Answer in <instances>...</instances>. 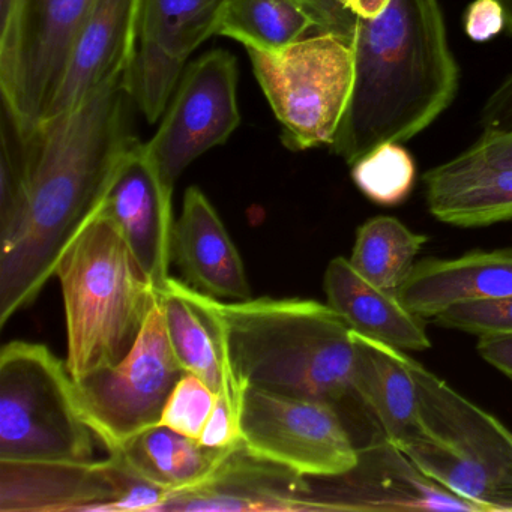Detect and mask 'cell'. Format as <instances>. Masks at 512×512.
Returning <instances> with one entry per match:
<instances>
[{
	"label": "cell",
	"instance_id": "9",
	"mask_svg": "<svg viewBox=\"0 0 512 512\" xmlns=\"http://www.w3.org/2000/svg\"><path fill=\"white\" fill-rule=\"evenodd\" d=\"M241 437L248 451L308 479L343 475L358 463L359 448L328 401L245 386Z\"/></svg>",
	"mask_w": 512,
	"mask_h": 512
},
{
	"label": "cell",
	"instance_id": "36",
	"mask_svg": "<svg viewBox=\"0 0 512 512\" xmlns=\"http://www.w3.org/2000/svg\"><path fill=\"white\" fill-rule=\"evenodd\" d=\"M476 349L484 361L512 379V335L479 337Z\"/></svg>",
	"mask_w": 512,
	"mask_h": 512
},
{
	"label": "cell",
	"instance_id": "19",
	"mask_svg": "<svg viewBox=\"0 0 512 512\" xmlns=\"http://www.w3.org/2000/svg\"><path fill=\"white\" fill-rule=\"evenodd\" d=\"M512 295V248L470 251L452 259L415 263L398 298L425 320L463 302Z\"/></svg>",
	"mask_w": 512,
	"mask_h": 512
},
{
	"label": "cell",
	"instance_id": "31",
	"mask_svg": "<svg viewBox=\"0 0 512 512\" xmlns=\"http://www.w3.org/2000/svg\"><path fill=\"white\" fill-rule=\"evenodd\" d=\"M199 442L209 448H230L242 442L241 419L221 395H218L211 418Z\"/></svg>",
	"mask_w": 512,
	"mask_h": 512
},
{
	"label": "cell",
	"instance_id": "20",
	"mask_svg": "<svg viewBox=\"0 0 512 512\" xmlns=\"http://www.w3.org/2000/svg\"><path fill=\"white\" fill-rule=\"evenodd\" d=\"M422 179L428 211L442 223L472 229L512 221V167L460 154Z\"/></svg>",
	"mask_w": 512,
	"mask_h": 512
},
{
	"label": "cell",
	"instance_id": "23",
	"mask_svg": "<svg viewBox=\"0 0 512 512\" xmlns=\"http://www.w3.org/2000/svg\"><path fill=\"white\" fill-rule=\"evenodd\" d=\"M232 448H209L172 428L155 425L109 455L169 494L206 481Z\"/></svg>",
	"mask_w": 512,
	"mask_h": 512
},
{
	"label": "cell",
	"instance_id": "2",
	"mask_svg": "<svg viewBox=\"0 0 512 512\" xmlns=\"http://www.w3.org/2000/svg\"><path fill=\"white\" fill-rule=\"evenodd\" d=\"M355 85L331 148L352 166L383 143H406L454 103L460 68L440 0H391L376 19L356 17Z\"/></svg>",
	"mask_w": 512,
	"mask_h": 512
},
{
	"label": "cell",
	"instance_id": "34",
	"mask_svg": "<svg viewBox=\"0 0 512 512\" xmlns=\"http://www.w3.org/2000/svg\"><path fill=\"white\" fill-rule=\"evenodd\" d=\"M481 125L484 130L512 127V71L488 95L482 106Z\"/></svg>",
	"mask_w": 512,
	"mask_h": 512
},
{
	"label": "cell",
	"instance_id": "26",
	"mask_svg": "<svg viewBox=\"0 0 512 512\" xmlns=\"http://www.w3.org/2000/svg\"><path fill=\"white\" fill-rule=\"evenodd\" d=\"M428 238L398 218L379 215L356 230L350 265L379 289L398 295Z\"/></svg>",
	"mask_w": 512,
	"mask_h": 512
},
{
	"label": "cell",
	"instance_id": "37",
	"mask_svg": "<svg viewBox=\"0 0 512 512\" xmlns=\"http://www.w3.org/2000/svg\"><path fill=\"white\" fill-rule=\"evenodd\" d=\"M391 0H341L347 11L359 19H376L388 8Z\"/></svg>",
	"mask_w": 512,
	"mask_h": 512
},
{
	"label": "cell",
	"instance_id": "1",
	"mask_svg": "<svg viewBox=\"0 0 512 512\" xmlns=\"http://www.w3.org/2000/svg\"><path fill=\"white\" fill-rule=\"evenodd\" d=\"M125 76L23 133L19 217L0 241V326L34 304L68 245L101 211L133 133Z\"/></svg>",
	"mask_w": 512,
	"mask_h": 512
},
{
	"label": "cell",
	"instance_id": "16",
	"mask_svg": "<svg viewBox=\"0 0 512 512\" xmlns=\"http://www.w3.org/2000/svg\"><path fill=\"white\" fill-rule=\"evenodd\" d=\"M119 497V464L0 460V512H107Z\"/></svg>",
	"mask_w": 512,
	"mask_h": 512
},
{
	"label": "cell",
	"instance_id": "33",
	"mask_svg": "<svg viewBox=\"0 0 512 512\" xmlns=\"http://www.w3.org/2000/svg\"><path fill=\"white\" fill-rule=\"evenodd\" d=\"M463 154L490 166L512 167V127L484 130L482 136Z\"/></svg>",
	"mask_w": 512,
	"mask_h": 512
},
{
	"label": "cell",
	"instance_id": "12",
	"mask_svg": "<svg viewBox=\"0 0 512 512\" xmlns=\"http://www.w3.org/2000/svg\"><path fill=\"white\" fill-rule=\"evenodd\" d=\"M310 484L314 512H482L479 506L428 478L383 434L359 448L358 463L349 472L310 479Z\"/></svg>",
	"mask_w": 512,
	"mask_h": 512
},
{
	"label": "cell",
	"instance_id": "17",
	"mask_svg": "<svg viewBox=\"0 0 512 512\" xmlns=\"http://www.w3.org/2000/svg\"><path fill=\"white\" fill-rule=\"evenodd\" d=\"M140 0H97L68 55L58 91L41 121L73 112L121 79L136 46Z\"/></svg>",
	"mask_w": 512,
	"mask_h": 512
},
{
	"label": "cell",
	"instance_id": "27",
	"mask_svg": "<svg viewBox=\"0 0 512 512\" xmlns=\"http://www.w3.org/2000/svg\"><path fill=\"white\" fill-rule=\"evenodd\" d=\"M352 179L370 202L392 208L406 202L415 187V160L403 143H383L352 164Z\"/></svg>",
	"mask_w": 512,
	"mask_h": 512
},
{
	"label": "cell",
	"instance_id": "11",
	"mask_svg": "<svg viewBox=\"0 0 512 512\" xmlns=\"http://www.w3.org/2000/svg\"><path fill=\"white\" fill-rule=\"evenodd\" d=\"M227 0H140L136 46L125 86L155 124L166 112L185 62L217 35Z\"/></svg>",
	"mask_w": 512,
	"mask_h": 512
},
{
	"label": "cell",
	"instance_id": "4",
	"mask_svg": "<svg viewBox=\"0 0 512 512\" xmlns=\"http://www.w3.org/2000/svg\"><path fill=\"white\" fill-rule=\"evenodd\" d=\"M67 319L74 382L115 367L130 353L158 301V287L101 211L68 245L56 275Z\"/></svg>",
	"mask_w": 512,
	"mask_h": 512
},
{
	"label": "cell",
	"instance_id": "8",
	"mask_svg": "<svg viewBox=\"0 0 512 512\" xmlns=\"http://www.w3.org/2000/svg\"><path fill=\"white\" fill-rule=\"evenodd\" d=\"M184 373L158 298L130 353L115 367L74 385L83 418L110 454L158 425L167 398Z\"/></svg>",
	"mask_w": 512,
	"mask_h": 512
},
{
	"label": "cell",
	"instance_id": "15",
	"mask_svg": "<svg viewBox=\"0 0 512 512\" xmlns=\"http://www.w3.org/2000/svg\"><path fill=\"white\" fill-rule=\"evenodd\" d=\"M103 212L118 227L143 271L157 287L163 286L172 265L173 194L161 184L140 140L125 155Z\"/></svg>",
	"mask_w": 512,
	"mask_h": 512
},
{
	"label": "cell",
	"instance_id": "14",
	"mask_svg": "<svg viewBox=\"0 0 512 512\" xmlns=\"http://www.w3.org/2000/svg\"><path fill=\"white\" fill-rule=\"evenodd\" d=\"M199 511L314 512L310 479L239 442L206 481L167 494L157 512Z\"/></svg>",
	"mask_w": 512,
	"mask_h": 512
},
{
	"label": "cell",
	"instance_id": "18",
	"mask_svg": "<svg viewBox=\"0 0 512 512\" xmlns=\"http://www.w3.org/2000/svg\"><path fill=\"white\" fill-rule=\"evenodd\" d=\"M172 263L185 284L205 295L221 301L253 298L241 254L199 187L185 191L173 230Z\"/></svg>",
	"mask_w": 512,
	"mask_h": 512
},
{
	"label": "cell",
	"instance_id": "38",
	"mask_svg": "<svg viewBox=\"0 0 512 512\" xmlns=\"http://www.w3.org/2000/svg\"><path fill=\"white\" fill-rule=\"evenodd\" d=\"M499 2L505 10L506 31L509 35H512V0H499Z\"/></svg>",
	"mask_w": 512,
	"mask_h": 512
},
{
	"label": "cell",
	"instance_id": "3",
	"mask_svg": "<svg viewBox=\"0 0 512 512\" xmlns=\"http://www.w3.org/2000/svg\"><path fill=\"white\" fill-rule=\"evenodd\" d=\"M175 280L217 338L242 386H257L338 407L355 397V344L346 320L314 299L221 301Z\"/></svg>",
	"mask_w": 512,
	"mask_h": 512
},
{
	"label": "cell",
	"instance_id": "5",
	"mask_svg": "<svg viewBox=\"0 0 512 512\" xmlns=\"http://www.w3.org/2000/svg\"><path fill=\"white\" fill-rule=\"evenodd\" d=\"M406 361L418 385V427L398 448L482 512H511L512 431L407 352Z\"/></svg>",
	"mask_w": 512,
	"mask_h": 512
},
{
	"label": "cell",
	"instance_id": "24",
	"mask_svg": "<svg viewBox=\"0 0 512 512\" xmlns=\"http://www.w3.org/2000/svg\"><path fill=\"white\" fill-rule=\"evenodd\" d=\"M158 298L166 320L173 353L185 373L200 377L215 394L221 395L241 419L244 386L227 367L217 338L202 314L179 292L173 277L158 287Z\"/></svg>",
	"mask_w": 512,
	"mask_h": 512
},
{
	"label": "cell",
	"instance_id": "10",
	"mask_svg": "<svg viewBox=\"0 0 512 512\" xmlns=\"http://www.w3.org/2000/svg\"><path fill=\"white\" fill-rule=\"evenodd\" d=\"M239 124L236 58L226 50L206 53L184 71L160 128L145 143L164 188L173 194L184 170L224 145Z\"/></svg>",
	"mask_w": 512,
	"mask_h": 512
},
{
	"label": "cell",
	"instance_id": "6",
	"mask_svg": "<svg viewBox=\"0 0 512 512\" xmlns=\"http://www.w3.org/2000/svg\"><path fill=\"white\" fill-rule=\"evenodd\" d=\"M95 440L67 362L44 344H5L0 350V460L92 461Z\"/></svg>",
	"mask_w": 512,
	"mask_h": 512
},
{
	"label": "cell",
	"instance_id": "29",
	"mask_svg": "<svg viewBox=\"0 0 512 512\" xmlns=\"http://www.w3.org/2000/svg\"><path fill=\"white\" fill-rule=\"evenodd\" d=\"M433 323L478 338L512 335V295L454 305L437 314Z\"/></svg>",
	"mask_w": 512,
	"mask_h": 512
},
{
	"label": "cell",
	"instance_id": "7",
	"mask_svg": "<svg viewBox=\"0 0 512 512\" xmlns=\"http://www.w3.org/2000/svg\"><path fill=\"white\" fill-rule=\"evenodd\" d=\"M290 151L331 146L355 85L352 40L316 32L277 53L247 50Z\"/></svg>",
	"mask_w": 512,
	"mask_h": 512
},
{
	"label": "cell",
	"instance_id": "28",
	"mask_svg": "<svg viewBox=\"0 0 512 512\" xmlns=\"http://www.w3.org/2000/svg\"><path fill=\"white\" fill-rule=\"evenodd\" d=\"M217 398L208 383L194 374L184 373L170 392L158 425L199 442Z\"/></svg>",
	"mask_w": 512,
	"mask_h": 512
},
{
	"label": "cell",
	"instance_id": "35",
	"mask_svg": "<svg viewBox=\"0 0 512 512\" xmlns=\"http://www.w3.org/2000/svg\"><path fill=\"white\" fill-rule=\"evenodd\" d=\"M322 23L323 32H335L352 40L356 17L346 10L341 0H307Z\"/></svg>",
	"mask_w": 512,
	"mask_h": 512
},
{
	"label": "cell",
	"instance_id": "32",
	"mask_svg": "<svg viewBox=\"0 0 512 512\" xmlns=\"http://www.w3.org/2000/svg\"><path fill=\"white\" fill-rule=\"evenodd\" d=\"M22 5L23 0H0V88L13 74Z\"/></svg>",
	"mask_w": 512,
	"mask_h": 512
},
{
	"label": "cell",
	"instance_id": "22",
	"mask_svg": "<svg viewBox=\"0 0 512 512\" xmlns=\"http://www.w3.org/2000/svg\"><path fill=\"white\" fill-rule=\"evenodd\" d=\"M353 392L376 419L383 436L400 446L418 427L419 394L406 350L352 331Z\"/></svg>",
	"mask_w": 512,
	"mask_h": 512
},
{
	"label": "cell",
	"instance_id": "13",
	"mask_svg": "<svg viewBox=\"0 0 512 512\" xmlns=\"http://www.w3.org/2000/svg\"><path fill=\"white\" fill-rule=\"evenodd\" d=\"M95 4L97 0H23L13 74L0 88L23 133L43 119Z\"/></svg>",
	"mask_w": 512,
	"mask_h": 512
},
{
	"label": "cell",
	"instance_id": "21",
	"mask_svg": "<svg viewBox=\"0 0 512 512\" xmlns=\"http://www.w3.org/2000/svg\"><path fill=\"white\" fill-rule=\"evenodd\" d=\"M323 289L328 304L352 331L406 352L430 349L425 319L412 313L395 293L365 280L346 257L329 262Z\"/></svg>",
	"mask_w": 512,
	"mask_h": 512
},
{
	"label": "cell",
	"instance_id": "30",
	"mask_svg": "<svg viewBox=\"0 0 512 512\" xmlns=\"http://www.w3.org/2000/svg\"><path fill=\"white\" fill-rule=\"evenodd\" d=\"M467 37L487 43L506 29V16L499 0H473L464 16Z\"/></svg>",
	"mask_w": 512,
	"mask_h": 512
},
{
	"label": "cell",
	"instance_id": "25",
	"mask_svg": "<svg viewBox=\"0 0 512 512\" xmlns=\"http://www.w3.org/2000/svg\"><path fill=\"white\" fill-rule=\"evenodd\" d=\"M311 31L323 28L307 0H227L217 35L247 50L277 53Z\"/></svg>",
	"mask_w": 512,
	"mask_h": 512
}]
</instances>
